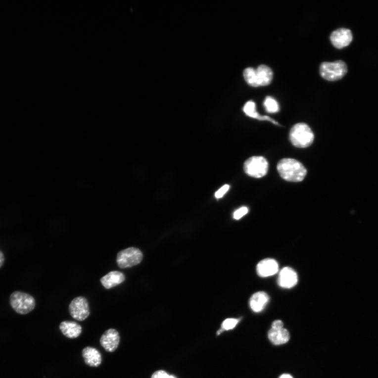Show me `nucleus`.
<instances>
[{"instance_id": "nucleus-2", "label": "nucleus", "mask_w": 378, "mask_h": 378, "mask_svg": "<svg viewBox=\"0 0 378 378\" xmlns=\"http://www.w3.org/2000/svg\"><path fill=\"white\" fill-rule=\"evenodd\" d=\"M314 134L311 128L305 123L296 124L291 128L289 140L292 144L299 148L311 145L314 141Z\"/></svg>"}, {"instance_id": "nucleus-24", "label": "nucleus", "mask_w": 378, "mask_h": 378, "mask_svg": "<svg viewBox=\"0 0 378 378\" xmlns=\"http://www.w3.org/2000/svg\"><path fill=\"white\" fill-rule=\"evenodd\" d=\"M169 375L164 371H159L154 373L151 378H168Z\"/></svg>"}, {"instance_id": "nucleus-12", "label": "nucleus", "mask_w": 378, "mask_h": 378, "mask_svg": "<svg viewBox=\"0 0 378 378\" xmlns=\"http://www.w3.org/2000/svg\"><path fill=\"white\" fill-rule=\"evenodd\" d=\"M126 280L123 273L119 271H111L100 279L103 286L109 289L123 283Z\"/></svg>"}, {"instance_id": "nucleus-15", "label": "nucleus", "mask_w": 378, "mask_h": 378, "mask_svg": "<svg viewBox=\"0 0 378 378\" xmlns=\"http://www.w3.org/2000/svg\"><path fill=\"white\" fill-rule=\"evenodd\" d=\"M270 297L264 291H259L254 294L250 298V305L255 312H261L269 301Z\"/></svg>"}, {"instance_id": "nucleus-1", "label": "nucleus", "mask_w": 378, "mask_h": 378, "mask_svg": "<svg viewBox=\"0 0 378 378\" xmlns=\"http://www.w3.org/2000/svg\"><path fill=\"white\" fill-rule=\"evenodd\" d=\"M277 170L282 179L292 183L303 181L307 173L301 162L291 158H284L279 161Z\"/></svg>"}, {"instance_id": "nucleus-6", "label": "nucleus", "mask_w": 378, "mask_h": 378, "mask_svg": "<svg viewBox=\"0 0 378 378\" xmlns=\"http://www.w3.org/2000/svg\"><path fill=\"white\" fill-rule=\"evenodd\" d=\"M142 258L143 254L140 249L128 247L118 253L116 261L118 267L124 269L139 264Z\"/></svg>"}, {"instance_id": "nucleus-14", "label": "nucleus", "mask_w": 378, "mask_h": 378, "mask_svg": "<svg viewBox=\"0 0 378 378\" xmlns=\"http://www.w3.org/2000/svg\"><path fill=\"white\" fill-rule=\"evenodd\" d=\"M59 330L65 336L70 339L79 337L82 331V326L72 321L62 322L59 325Z\"/></svg>"}, {"instance_id": "nucleus-25", "label": "nucleus", "mask_w": 378, "mask_h": 378, "mask_svg": "<svg viewBox=\"0 0 378 378\" xmlns=\"http://www.w3.org/2000/svg\"><path fill=\"white\" fill-rule=\"evenodd\" d=\"M283 323L281 321H276L272 324V329H283Z\"/></svg>"}, {"instance_id": "nucleus-27", "label": "nucleus", "mask_w": 378, "mask_h": 378, "mask_svg": "<svg viewBox=\"0 0 378 378\" xmlns=\"http://www.w3.org/2000/svg\"><path fill=\"white\" fill-rule=\"evenodd\" d=\"M280 378H292L290 375H282Z\"/></svg>"}, {"instance_id": "nucleus-13", "label": "nucleus", "mask_w": 378, "mask_h": 378, "mask_svg": "<svg viewBox=\"0 0 378 378\" xmlns=\"http://www.w3.org/2000/svg\"><path fill=\"white\" fill-rule=\"evenodd\" d=\"M82 356L85 364L90 367H97L101 364V355L96 348L91 347L84 348Z\"/></svg>"}, {"instance_id": "nucleus-18", "label": "nucleus", "mask_w": 378, "mask_h": 378, "mask_svg": "<svg viewBox=\"0 0 378 378\" xmlns=\"http://www.w3.org/2000/svg\"><path fill=\"white\" fill-rule=\"evenodd\" d=\"M243 111L245 114L248 117L256 118L261 120H269L272 123L278 125V123L275 121L274 120L270 117L266 116H261L256 110V105L255 102L252 101H247L245 104Z\"/></svg>"}, {"instance_id": "nucleus-10", "label": "nucleus", "mask_w": 378, "mask_h": 378, "mask_svg": "<svg viewBox=\"0 0 378 378\" xmlns=\"http://www.w3.org/2000/svg\"><path fill=\"white\" fill-rule=\"evenodd\" d=\"M297 282V275L293 269L286 267L280 272L278 281L280 286L284 288H290L295 286Z\"/></svg>"}, {"instance_id": "nucleus-8", "label": "nucleus", "mask_w": 378, "mask_h": 378, "mask_svg": "<svg viewBox=\"0 0 378 378\" xmlns=\"http://www.w3.org/2000/svg\"><path fill=\"white\" fill-rule=\"evenodd\" d=\"M120 342V336L119 332L114 329H109L102 334L100 339V343L104 349L113 353L118 348Z\"/></svg>"}, {"instance_id": "nucleus-5", "label": "nucleus", "mask_w": 378, "mask_h": 378, "mask_svg": "<svg viewBox=\"0 0 378 378\" xmlns=\"http://www.w3.org/2000/svg\"><path fill=\"white\" fill-rule=\"evenodd\" d=\"M244 170L248 176L255 178H261L267 175L269 163L262 156H253L245 161Z\"/></svg>"}, {"instance_id": "nucleus-9", "label": "nucleus", "mask_w": 378, "mask_h": 378, "mask_svg": "<svg viewBox=\"0 0 378 378\" xmlns=\"http://www.w3.org/2000/svg\"><path fill=\"white\" fill-rule=\"evenodd\" d=\"M353 34L349 29L342 28L333 31L331 36L333 46L338 49L348 46L353 41Z\"/></svg>"}, {"instance_id": "nucleus-22", "label": "nucleus", "mask_w": 378, "mask_h": 378, "mask_svg": "<svg viewBox=\"0 0 378 378\" xmlns=\"http://www.w3.org/2000/svg\"><path fill=\"white\" fill-rule=\"evenodd\" d=\"M248 212V209L247 207H244L240 208L235 212L234 214V219L236 220H239L245 216Z\"/></svg>"}, {"instance_id": "nucleus-7", "label": "nucleus", "mask_w": 378, "mask_h": 378, "mask_svg": "<svg viewBox=\"0 0 378 378\" xmlns=\"http://www.w3.org/2000/svg\"><path fill=\"white\" fill-rule=\"evenodd\" d=\"M69 312L74 319L83 321L90 314L89 302L87 298L83 296L75 298L69 306Z\"/></svg>"}, {"instance_id": "nucleus-19", "label": "nucleus", "mask_w": 378, "mask_h": 378, "mask_svg": "<svg viewBox=\"0 0 378 378\" xmlns=\"http://www.w3.org/2000/svg\"><path fill=\"white\" fill-rule=\"evenodd\" d=\"M244 79L247 83L254 88L259 87L257 82L256 70L252 67L246 68L243 72Z\"/></svg>"}, {"instance_id": "nucleus-20", "label": "nucleus", "mask_w": 378, "mask_h": 378, "mask_svg": "<svg viewBox=\"0 0 378 378\" xmlns=\"http://www.w3.org/2000/svg\"><path fill=\"white\" fill-rule=\"evenodd\" d=\"M264 106L267 112L269 113H277L280 110V107L278 101L271 96L266 97Z\"/></svg>"}, {"instance_id": "nucleus-21", "label": "nucleus", "mask_w": 378, "mask_h": 378, "mask_svg": "<svg viewBox=\"0 0 378 378\" xmlns=\"http://www.w3.org/2000/svg\"><path fill=\"white\" fill-rule=\"evenodd\" d=\"M239 321L234 319H229L226 320L222 324V329L226 331H229L234 329Z\"/></svg>"}, {"instance_id": "nucleus-28", "label": "nucleus", "mask_w": 378, "mask_h": 378, "mask_svg": "<svg viewBox=\"0 0 378 378\" xmlns=\"http://www.w3.org/2000/svg\"><path fill=\"white\" fill-rule=\"evenodd\" d=\"M168 378H177L176 377H175L174 376H170L169 375Z\"/></svg>"}, {"instance_id": "nucleus-23", "label": "nucleus", "mask_w": 378, "mask_h": 378, "mask_svg": "<svg viewBox=\"0 0 378 378\" xmlns=\"http://www.w3.org/2000/svg\"><path fill=\"white\" fill-rule=\"evenodd\" d=\"M229 185H226L223 186L219 189L218 191L216 192V193H215V196H216V198L217 199L221 198V197L224 196L225 194L229 191Z\"/></svg>"}, {"instance_id": "nucleus-4", "label": "nucleus", "mask_w": 378, "mask_h": 378, "mask_svg": "<svg viewBox=\"0 0 378 378\" xmlns=\"http://www.w3.org/2000/svg\"><path fill=\"white\" fill-rule=\"evenodd\" d=\"M348 71L346 64L341 61L324 62L320 66V74L324 79L329 81L340 80Z\"/></svg>"}, {"instance_id": "nucleus-16", "label": "nucleus", "mask_w": 378, "mask_h": 378, "mask_svg": "<svg viewBox=\"0 0 378 378\" xmlns=\"http://www.w3.org/2000/svg\"><path fill=\"white\" fill-rule=\"evenodd\" d=\"M256 76L259 87H264L271 84L273 79V72L271 68L265 65L257 67Z\"/></svg>"}, {"instance_id": "nucleus-3", "label": "nucleus", "mask_w": 378, "mask_h": 378, "mask_svg": "<svg viewBox=\"0 0 378 378\" xmlns=\"http://www.w3.org/2000/svg\"><path fill=\"white\" fill-rule=\"evenodd\" d=\"M10 304L17 313L25 315L33 310L36 302L31 295L24 292L15 291L10 296Z\"/></svg>"}, {"instance_id": "nucleus-26", "label": "nucleus", "mask_w": 378, "mask_h": 378, "mask_svg": "<svg viewBox=\"0 0 378 378\" xmlns=\"http://www.w3.org/2000/svg\"><path fill=\"white\" fill-rule=\"evenodd\" d=\"M5 262V256L3 252L0 250V269L3 266Z\"/></svg>"}, {"instance_id": "nucleus-11", "label": "nucleus", "mask_w": 378, "mask_h": 378, "mask_svg": "<svg viewBox=\"0 0 378 378\" xmlns=\"http://www.w3.org/2000/svg\"><path fill=\"white\" fill-rule=\"evenodd\" d=\"M257 274L262 278L274 276L279 271L278 262L272 259H266L259 262L257 265Z\"/></svg>"}, {"instance_id": "nucleus-17", "label": "nucleus", "mask_w": 378, "mask_h": 378, "mask_svg": "<svg viewBox=\"0 0 378 378\" xmlns=\"http://www.w3.org/2000/svg\"><path fill=\"white\" fill-rule=\"evenodd\" d=\"M269 338L274 345H279L288 341L290 335L289 332L285 329H272L269 332Z\"/></svg>"}]
</instances>
